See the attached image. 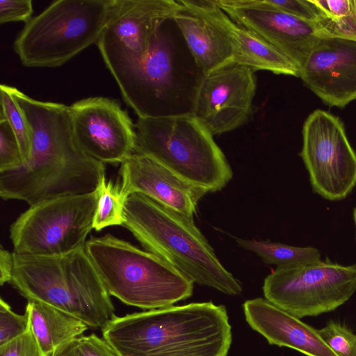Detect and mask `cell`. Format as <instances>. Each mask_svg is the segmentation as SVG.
Segmentation results:
<instances>
[{"mask_svg":"<svg viewBox=\"0 0 356 356\" xmlns=\"http://www.w3.org/2000/svg\"><path fill=\"white\" fill-rule=\"evenodd\" d=\"M120 191L124 200L138 193L193 218L209 191L181 178L153 159L135 152L120 164Z\"/></svg>","mask_w":356,"mask_h":356,"instance_id":"cell-18","label":"cell"},{"mask_svg":"<svg viewBox=\"0 0 356 356\" xmlns=\"http://www.w3.org/2000/svg\"><path fill=\"white\" fill-rule=\"evenodd\" d=\"M18 140L5 119H0V172L13 170L24 164Z\"/></svg>","mask_w":356,"mask_h":356,"instance_id":"cell-27","label":"cell"},{"mask_svg":"<svg viewBox=\"0 0 356 356\" xmlns=\"http://www.w3.org/2000/svg\"><path fill=\"white\" fill-rule=\"evenodd\" d=\"M30 328L28 314L14 312L2 298L0 300V346L22 336Z\"/></svg>","mask_w":356,"mask_h":356,"instance_id":"cell-28","label":"cell"},{"mask_svg":"<svg viewBox=\"0 0 356 356\" xmlns=\"http://www.w3.org/2000/svg\"><path fill=\"white\" fill-rule=\"evenodd\" d=\"M299 77L330 107L343 108L356 100V41L321 38Z\"/></svg>","mask_w":356,"mask_h":356,"instance_id":"cell-17","label":"cell"},{"mask_svg":"<svg viewBox=\"0 0 356 356\" xmlns=\"http://www.w3.org/2000/svg\"><path fill=\"white\" fill-rule=\"evenodd\" d=\"M120 0H58L26 22L13 49L29 67H57L97 44Z\"/></svg>","mask_w":356,"mask_h":356,"instance_id":"cell-7","label":"cell"},{"mask_svg":"<svg viewBox=\"0 0 356 356\" xmlns=\"http://www.w3.org/2000/svg\"><path fill=\"white\" fill-rule=\"evenodd\" d=\"M136 153L146 155L209 192L232 179L231 167L213 136L191 113L138 118Z\"/></svg>","mask_w":356,"mask_h":356,"instance_id":"cell-6","label":"cell"},{"mask_svg":"<svg viewBox=\"0 0 356 356\" xmlns=\"http://www.w3.org/2000/svg\"><path fill=\"white\" fill-rule=\"evenodd\" d=\"M317 332L337 356H356V334L346 325L330 320Z\"/></svg>","mask_w":356,"mask_h":356,"instance_id":"cell-26","label":"cell"},{"mask_svg":"<svg viewBox=\"0 0 356 356\" xmlns=\"http://www.w3.org/2000/svg\"><path fill=\"white\" fill-rule=\"evenodd\" d=\"M270 8L312 22H317L321 12L312 0H260Z\"/></svg>","mask_w":356,"mask_h":356,"instance_id":"cell-29","label":"cell"},{"mask_svg":"<svg viewBox=\"0 0 356 356\" xmlns=\"http://www.w3.org/2000/svg\"><path fill=\"white\" fill-rule=\"evenodd\" d=\"M353 221H354L355 227V239H356V207L353 209Z\"/></svg>","mask_w":356,"mask_h":356,"instance_id":"cell-35","label":"cell"},{"mask_svg":"<svg viewBox=\"0 0 356 356\" xmlns=\"http://www.w3.org/2000/svg\"><path fill=\"white\" fill-rule=\"evenodd\" d=\"M179 1L173 21L202 74L234 63V22L216 0Z\"/></svg>","mask_w":356,"mask_h":356,"instance_id":"cell-16","label":"cell"},{"mask_svg":"<svg viewBox=\"0 0 356 356\" xmlns=\"http://www.w3.org/2000/svg\"><path fill=\"white\" fill-rule=\"evenodd\" d=\"M74 340L60 348L52 356H79L76 351Z\"/></svg>","mask_w":356,"mask_h":356,"instance_id":"cell-34","label":"cell"},{"mask_svg":"<svg viewBox=\"0 0 356 356\" xmlns=\"http://www.w3.org/2000/svg\"><path fill=\"white\" fill-rule=\"evenodd\" d=\"M241 248L252 252L267 264L302 265L322 260L320 251L314 247H297L269 241L236 238Z\"/></svg>","mask_w":356,"mask_h":356,"instance_id":"cell-22","label":"cell"},{"mask_svg":"<svg viewBox=\"0 0 356 356\" xmlns=\"http://www.w3.org/2000/svg\"><path fill=\"white\" fill-rule=\"evenodd\" d=\"M24 114L31 133L30 156L21 167L0 172L1 197L32 206L97 191L106 176L105 166L76 143L69 106L35 102Z\"/></svg>","mask_w":356,"mask_h":356,"instance_id":"cell-1","label":"cell"},{"mask_svg":"<svg viewBox=\"0 0 356 356\" xmlns=\"http://www.w3.org/2000/svg\"><path fill=\"white\" fill-rule=\"evenodd\" d=\"M119 356H227L232 327L212 302L114 316L102 329Z\"/></svg>","mask_w":356,"mask_h":356,"instance_id":"cell-2","label":"cell"},{"mask_svg":"<svg viewBox=\"0 0 356 356\" xmlns=\"http://www.w3.org/2000/svg\"><path fill=\"white\" fill-rule=\"evenodd\" d=\"M31 329L45 356L82 336L88 325L80 319L46 303L28 300Z\"/></svg>","mask_w":356,"mask_h":356,"instance_id":"cell-20","label":"cell"},{"mask_svg":"<svg viewBox=\"0 0 356 356\" xmlns=\"http://www.w3.org/2000/svg\"><path fill=\"white\" fill-rule=\"evenodd\" d=\"M74 343L79 356H119L104 339L95 334L81 336Z\"/></svg>","mask_w":356,"mask_h":356,"instance_id":"cell-32","label":"cell"},{"mask_svg":"<svg viewBox=\"0 0 356 356\" xmlns=\"http://www.w3.org/2000/svg\"><path fill=\"white\" fill-rule=\"evenodd\" d=\"M243 307L248 325L270 344L290 348L306 356H337L322 340L317 329L266 298L246 300Z\"/></svg>","mask_w":356,"mask_h":356,"instance_id":"cell-19","label":"cell"},{"mask_svg":"<svg viewBox=\"0 0 356 356\" xmlns=\"http://www.w3.org/2000/svg\"><path fill=\"white\" fill-rule=\"evenodd\" d=\"M172 22L168 19L160 26L144 58L117 81L125 102L138 118L191 113L184 103L192 111L195 92L186 89Z\"/></svg>","mask_w":356,"mask_h":356,"instance_id":"cell-9","label":"cell"},{"mask_svg":"<svg viewBox=\"0 0 356 356\" xmlns=\"http://www.w3.org/2000/svg\"><path fill=\"white\" fill-rule=\"evenodd\" d=\"M321 16L316 22L323 38L356 41V0H313Z\"/></svg>","mask_w":356,"mask_h":356,"instance_id":"cell-23","label":"cell"},{"mask_svg":"<svg viewBox=\"0 0 356 356\" xmlns=\"http://www.w3.org/2000/svg\"><path fill=\"white\" fill-rule=\"evenodd\" d=\"M356 291V263L341 265L329 259L277 267L264 280L270 302L300 319L332 312Z\"/></svg>","mask_w":356,"mask_h":356,"instance_id":"cell-10","label":"cell"},{"mask_svg":"<svg viewBox=\"0 0 356 356\" xmlns=\"http://www.w3.org/2000/svg\"><path fill=\"white\" fill-rule=\"evenodd\" d=\"M0 103V119L6 120L14 131L20 146L24 164L30 156L31 133L28 120L13 95L12 86L1 84Z\"/></svg>","mask_w":356,"mask_h":356,"instance_id":"cell-25","label":"cell"},{"mask_svg":"<svg viewBox=\"0 0 356 356\" xmlns=\"http://www.w3.org/2000/svg\"><path fill=\"white\" fill-rule=\"evenodd\" d=\"M300 156L313 191L330 201L345 199L356 186V152L340 118L316 109L302 127Z\"/></svg>","mask_w":356,"mask_h":356,"instance_id":"cell-11","label":"cell"},{"mask_svg":"<svg viewBox=\"0 0 356 356\" xmlns=\"http://www.w3.org/2000/svg\"><path fill=\"white\" fill-rule=\"evenodd\" d=\"M13 268V252L1 247L0 250V284L9 283Z\"/></svg>","mask_w":356,"mask_h":356,"instance_id":"cell-33","label":"cell"},{"mask_svg":"<svg viewBox=\"0 0 356 356\" xmlns=\"http://www.w3.org/2000/svg\"><path fill=\"white\" fill-rule=\"evenodd\" d=\"M0 356H45L31 329L22 336L0 346Z\"/></svg>","mask_w":356,"mask_h":356,"instance_id":"cell-30","label":"cell"},{"mask_svg":"<svg viewBox=\"0 0 356 356\" xmlns=\"http://www.w3.org/2000/svg\"><path fill=\"white\" fill-rule=\"evenodd\" d=\"M8 284L28 300L59 309L93 329H102L115 316L111 295L85 248L49 257L13 252Z\"/></svg>","mask_w":356,"mask_h":356,"instance_id":"cell-4","label":"cell"},{"mask_svg":"<svg viewBox=\"0 0 356 356\" xmlns=\"http://www.w3.org/2000/svg\"><path fill=\"white\" fill-rule=\"evenodd\" d=\"M33 6L31 0H1L0 23L24 22L25 24L32 18Z\"/></svg>","mask_w":356,"mask_h":356,"instance_id":"cell-31","label":"cell"},{"mask_svg":"<svg viewBox=\"0 0 356 356\" xmlns=\"http://www.w3.org/2000/svg\"><path fill=\"white\" fill-rule=\"evenodd\" d=\"M86 251L108 292L126 305L156 309L188 298L194 282L161 257L111 234L92 237Z\"/></svg>","mask_w":356,"mask_h":356,"instance_id":"cell-5","label":"cell"},{"mask_svg":"<svg viewBox=\"0 0 356 356\" xmlns=\"http://www.w3.org/2000/svg\"><path fill=\"white\" fill-rule=\"evenodd\" d=\"M236 24L256 33L287 57L298 69L323 38L316 22L264 5L260 0H216Z\"/></svg>","mask_w":356,"mask_h":356,"instance_id":"cell-15","label":"cell"},{"mask_svg":"<svg viewBox=\"0 0 356 356\" xmlns=\"http://www.w3.org/2000/svg\"><path fill=\"white\" fill-rule=\"evenodd\" d=\"M69 107L74 138L87 155L104 164H121L135 153L136 126L115 100L91 97Z\"/></svg>","mask_w":356,"mask_h":356,"instance_id":"cell-13","label":"cell"},{"mask_svg":"<svg viewBox=\"0 0 356 356\" xmlns=\"http://www.w3.org/2000/svg\"><path fill=\"white\" fill-rule=\"evenodd\" d=\"M234 63L254 72L266 70L276 74L299 77V69L277 49L262 37L234 22Z\"/></svg>","mask_w":356,"mask_h":356,"instance_id":"cell-21","label":"cell"},{"mask_svg":"<svg viewBox=\"0 0 356 356\" xmlns=\"http://www.w3.org/2000/svg\"><path fill=\"white\" fill-rule=\"evenodd\" d=\"M98 191L29 206L10 227L13 252L59 256L85 248L93 229Z\"/></svg>","mask_w":356,"mask_h":356,"instance_id":"cell-8","label":"cell"},{"mask_svg":"<svg viewBox=\"0 0 356 356\" xmlns=\"http://www.w3.org/2000/svg\"><path fill=\"white\" fill-rule=\"evenodd\" d=\"M181 8L179 0H120L96 44L116 82L140 63L160 26Z\"/></svg>","mask_w":356,"mask_h":356,"instance_id":"cell-12","label":"cell"},{"mask_svg":"<svg viewBox=\"0 0 356 356\" xmlns=\"http://www.w3.org/2000/svg\"><path fill=\"white\" fill-rule=\"evenodd\" d=\"M98 200L93 220V229L100 231L111 226L123 225L124 199L120 185L104 177L97 188Z\"/></svg>","mask_w":356,"mask_h":356,"instance_id":"cell-24","label":"cell"},{"mask_svg":"<svg viewBox=\"0 0 356 356\" xmlns=\"http://www.w3.org/2000/svg\"><path fill=\"white\" fill-rule=\"evenodd\" d=\"M256 88L254 72L236 63L203 74L192 114L213 136L234 130L248 121Z\"/></svg>","mask_w":356,"mask_h":356,"instance_id":"cell-14","label":"cell"},{"mask_svg":"<svg viewBox=\"0 0 356 356\" xmlns=\"http://www.w3.org/2000/svg\"><path fill=\"white\" fill-rule=\"evenodd\" d=\"M125 227L145 250L161 257L194 283L230 296L241 283L221 264L193 218L135 193L123 204Z\"/></svg>","mask_w":356,"mask_h":356,"instance_id":"cell-3","label":"cell"}]
</instances>
